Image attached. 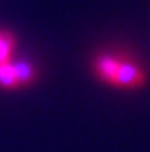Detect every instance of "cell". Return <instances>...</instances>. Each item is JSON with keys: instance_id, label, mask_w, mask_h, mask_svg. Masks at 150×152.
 Wrapping results in <instances>:
<instances>
[{"instance_id": "2", "label": "cell", "mask_w": 150, "mask_h": 152, "mask_svg": "<svg viewBox=\"0 0 150 152\" xmlns=\"http://www.w3.org/2000/svg\"><path fill=\"white\" fill-rule=\"evenodd\" d=\"M39 79V68L26 58H12L0 66V89L7 92L24 91Z\"/></svg>"}, {"instance_id": "1", "label": "cell", "mask_w": 150, "mask_h": 152, "mask_svg": "<svg viewBox=\"0 0 150 152\" xmlns=\"http://www.w3.org/2000/svg\"><path fill=\"white\" fill-rule=\"evenodd\" d=\"M91 71L99 83L116 91H139L149 83L144 63L131 52L120 49L95 52L91 60Z\"/></svg>"}, {"instance_id": "3", "label": "cell", "mask_w": 150, "mask_h": 152, "mask_svg": "<svg viewBox=\"0 0 150 152\" xmlns=\"http://www.w3.org/2000/svg\"><path fill=\"white\" fill-rule=\"evenodd\" d=\"M18 37L10 29L0 28V66L16 57Z\"/></svg>"}]
</instances>
